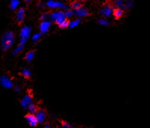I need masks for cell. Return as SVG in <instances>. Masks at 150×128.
<instances>
[{"label": "cell", "instance_id": "ac0fdd59", "mask_svg": "<svg viewBox=\"0 0 150 128\" xmlns=\"http://www.w3.org/2000/svg\"><path fill=\"white\" fill-rule=\"evenodd\" d=\"M81 18H78V19L74 20V21H72V22H69V26L70 27V28H74V27L77 26L80 23H81Z\"/></svg>", "mask_w": 150, "mask_h": 128}, {"label": "cell", "instance_id": "83f0119b", "mask_svg": "<svg viewBox=\"0 0 150 128\" xmlns=\"http://www.w3.org/2000/svg\"><path fill=\"white\" fill-rule=\"evenodd\" d=\"M46 18H47V14H42V15H41L40 19L42 20V21H45Z\"/></svg>", "mask_w": 150, "mask_h": 128}, {"label": "cell", "instance_id": "52a82bcc", "mask_svg": "<svg viewBox=\"0 0 150 128\" xmlns=\"http://www.w3.org/2000/svg\"><path fill=\"white\" fill-rule=\"evenodd\" d=\"M100 13L102 15H103L104 17H110L111 14L113 13V8L112 7V5L110 4H106L105 5H103V7L102 8L100 11Z\"/></svg>", "mask_w": 150, "mask_h": 128}, {"label": "cell", "instance_id": "7c38bea8", "mask_svg": "<svg viewBox=\"0 0 150 128\" xmlns=\"http://www.w3.org/2000/svg\"><path fill=\"white\" fill-rule=\"evenodd\" d=\"M75 14H76L77 17H79V18H83V17H86V16H88L89 14V12L87 10L86 8H79L76 9V10H75L74 11Z\"/></svg>", "mask_w": 150, "mask_h": 128}, {"label": "cell", "instance_id": "f546056e", "mask_svg": "<svg viewBox=\"0 0 150 128\" xmlns=\"http://www.w3.org/2000/svg\"><path fill=\"white\" fill-rule=\"evenodd\" d=\"M25 1H26L27 2H31L32 0H25Z\"/></svg>", "mask_w": 150, "mask_h": 128}, {"label": "cell", "instance_id": "d4e9b609", "mask_svg": "<svg viewBox=\"0 0 150 128\" xmlns=\"http://www.w3.org/2000/svg\"><path fill=\"white\" fill-rule=\"evenodd\" d=\"M64 13H65L66 18H71V17H72V16H73V14H75L74 11H72V10H69V9H68V10L66 11Z\"/></svg>", "mask_w": 150, "mask_h": 128}, {"label": "cell", "instance_id": "6da1fadb", "mask_svg": "<svg viewBox=\"0 0 150 128\" xmlns=\"http://www.w3.org/2000/svg\"><path fill=\"white\" fill-rule=\"evenodd\" d=\"M14 41V35L12 32L7 31L1 37V47L3 51H7L12 46Z\"/></svg>", "mask_w": 150, "mask_h": 128}, {"label": "cell", "instance_id": "4316f807", "mask_svg": "<svg viewBox=\"0 0 150 128\" xmlns=\"http://www.w3.org/2000/svg\"><path fill=\"white\" fill-rule=\"evenodd\" d=\"M14 91L17 93H20L21 92V88H20L18 85H16V86L14 87Z\"/></svg>", "mask_w": 150, "mask_h": 128}, {"label": "cell", "instance_id": "7402d4cb", "mask_svg": "<svg viewBox=\"0 0 150 128\" xmlns=\"http://www.w3.org/2000/svg\"><path fill=\"white\" fill-rule=\"evenodd\" d=\"M69 26V22L68 20H64L62 23H60V24H59V26H60V28L62 29H64V28H67V26Z\"/></svg>", "mask_w": 150, "mask_h": 128}, {"label": "cell", "instance_id": "7a4b0ae2", "mask_svg": "<svg viewBox=\"0 0 150 128\" xmlns=\"http://www.w3.org/2000/svg\"><path fill=\"white\" fill-rule=\"evenodd\" d=\"M50 19L54 21L55 23L57 24H60L62 23L64 20H66V15L65 13L63 12L62 11H54L50 14L49 15Z\"/></svg>", "mask_w": 150, "mask_h": 128}, {"label": "cell", "instance_id": "cb8c5ba5", "mask_svg": "<svg viewBox=\"0 0 150 128\" xmlns=\"http://www.w3.org/2000/svg\"><path fill=\"white\" fill-rule=\"evenodd\" d=\"M99 23L101 26H108L109 25V21L107 20H106L105 18H100L99 20Z\"/></svg>", "mask_w": 150, "mask_h": 128}, {"label": "cell", "instance_id": "30bf717a", "mask_svg": "<svg viewBox=\"0 0 150 128\" xmlns=\"http://www.w3.org/2000/svg\"><path fill=\"white\" fill-rule=\"evenodd\" d=\"M32 100L33 97L31 95H26V96L23 97V98H22V100H21V105L22 107L25 108V109H27L28 105H30V103H32Z\"/></svg>", "mask_w": 150, "mask_h": 128}, {"label": "cell", "instance_id": "d6986e66", "mask_svg": "<svg viewBox=\"0 0 150 128\" xmlns=\"http://www.w3.org/2000/svg\"><path fill=\"white\" fill-rule=\"evenodd\" d=\"M34 55H35V52L33 51H29V52L27 53V54H26V60L28 62H31L33 60V59Z\"/></svg>", "mask_w": 150, "mask_h": 128}, {"label": "cell", "instance_id": "484cf974", "mask_svg": "<svg viewBox=\"0 0 150 128\" xmlns=\"http://www.w3.org/2000/svg\"><path fill=\"white\" fill-rule=\"evenodd\" d=\"M62 125V127L63 128H74L72 126V125L70 124L69 123H68V122H66V121H63L61 124Z\"/></svg>", "mask_w": 150, "mask_h": 128}, {"label": "cell", "instance_id": "ffe728a7", "mask_svg": "<svg viewBox=\"0 0 150 128\" xmlns=\"http://www.w3.org/2000/svg\"><path fill=\"white\" fill-rule=\"evenodd\" d=\"M21 73L25 78H29L30 77V76H31V71L27 68H23V69H22Z\"/></svg>", "mask_w": 150, "mask_h": 128}, {"label": "cell", "instance_id": "44dd1931", "mask_svg": "<svg viewBox=\"0 0 150 128\" xmlns=\"http://www.w3.org/2000/svg\"><path fill=\"white\" fill-rule=\"evenodd\" d=\"M19 5V1L18 0H11V3H10V8L13 10L16 9Z\"/></svg>", "mask_w": 150, "mask_h": 128}, {"label": "cell", "instance_id": "8fae6325", "mask_svg": "<svg viewBox=\"0 0 150 128\" xmlns=\"http://www.w3.org/2000/svg\"><path fill=\"white\" fill-rule=\"evenodd\" d=\"M35 117L37 118V121L39 124L44 123L46 120V113L42 109H39L37 112L35 113Z\"/></svg>", "mask_w": 150, "mask_h": 128}, {"label": "cell", "instance_id": "3957f363", "mask_svg": "<svg viewBox=\"0 0 150 128\" xmlns=\"http://www.w3.org/2000/svg\"><path fill=\"white\" fill-rule=\"evenodd\" d=\"M30 33H31V28L30 26H23L21 30V33H20V36H21L20 44L25 45V43L27 42V39H28L29 36H30Z\"/></svg>", "mask_w": 150, "mask_h": 128}, {"label": "cell", "instance_id": "9a60e30c", "mask_svg": "<svg viewBox=\"0 0 150 128\" xmlns=\"http://www.w3.org/2000/svg\"><path fill=\"white\" fill-rule=\"evenodd\" d=\"M23 47H24V45L23 44H20L18 45V46L16 47V48H14V50L12 52V55L13 56H15V55L18 54H20V53L22 51H23Z\"/></svg>", "mask_w": 150, "mask_h": 128}, {"label": "cell", "instance_id": "4fadbf2b", "mask_svg": "<svg viewBox=\"0 0 150 128\" xmlns=\"http://www.w3.org/2000/svg\"><path fill=\"white\" fill-rule=\"evenodd\" d=\"M25 17V9L24 8H20L18 9L16 13V18L18 22L21 23L24 20Z\"/></svg>", "mask_w": 150, "mask_h": 128}, {"label": "cell", "instance_id": "f1b7e54d", "mask_svg": "<svg viewBox=\"0 0 150 128\" xmlns=\"http://www.w3.org/2000/svg\"><path fill=\"white\" fill-rule=\"evenodd\" d=\"M43 128H51V127H50V125L46 124V125H45L44 127H43Z\"/></svg>", "mask_w": 150, "mask_h": 128}, {"label": "cell", "instance_id": "5b68a950", "mask_svg": "<svg viewBox=\"0 0 150 128\" xmlns=\"http://www.w3.org/2000/svg\"><path fill=\"white\" fill-rule=\"evenodd\" d=\"M0 83H1V85H2L3 88H11L13 87V82L11 81L10 78L8 77L6 75H2L0 77Z\"/></svg>", "mask_w": 150, "mask_h": 128}, {"label": "cell", "instance_id": "5bb4252c", "mask_svg": "<svg viewBox=\"0 0 150 128\" xmlns=\"http://www.w3.org/2000/svg\"><path fill=\"white\" fill-rule=\"evenodd\" d=\"M112 14L116 19H118V18H120L123 15V10L120 8H117L113 10Z\"/></svg>", "mask_w": 150, "mask_h": 128}, {"label": "cell", "instance_id": "8992f818", "mask_svg": "<svg viewBox=\"0 0 150 128\" xmlns=\"http://www.w3.org/2000/svg\"><path fill=\"white\" fill-rule=\"evenodd\" d=\"M46 5H48L49 8H61L64 9V10H68V8L64 5V3H62L60 2H57V1H53V0H49L47 2Z\"/></svg>", "mask_w": 150, "mask_h": 128}, {"label": "cell", "instance_id": "603a6c76", "mask_svg": "<svg viewBox=\"0 0 150 128\" xmlns=\"http://www.w3.org/2000/svg\"><path fill=\"white\" fill-rule=\"evenodd\" d=\"M40 39H41V34L40 33H35L32 36V40L35 43H36V42H39V41L40 40Z\"/></svg>", "mask_w": 150, "mask_h": 128}, {"label": "cell", "instance_id": "9c48e42d", "mask_svg": "<svg viewBox=\"0 0 150 128\" xmlns=\"http://www.w3.org/2000/svg\"><path fill=\"white\" fill-rule=\"evenodd\" d=\"M51 26V22L48 21H43L39 26V30L42 34H45L48 32Z\"/></svg>", "mask_w": 150, "mask_h": 128}, {"label": "cell", "instance_id": "2e32d148", "mask_svg": "<svg viewBox=\"0 0 150 128\" xmlns=\"http://www.w3.org/2000/svg\"><path fill=\"white\" fill-rule=\"evenodd\" d=\"M70 5H71V7H72L73 9H75V10L79 8H81V6H82L79 0H72V2H71Z\"/></svg>", "mask_w": 150, "mask_h": 128}, {"label": "cell", "instance_id": "277c9868", "mask_svg": "<svg viewBox=\"0 0 150 128\" xmlns=\"http://www.w3.org/2000/svg\"><path fill=\"white\" fill-rule=\"evenodd\" d=\"M115 5L122 9H128L132 5V0H115Z\"/></svg>", "mask_w": 150, "mask_h": 128}, {"label": "cell", "instance_id": "4dcf8cb0", "mask_svg": "<svg viewBox=\"0 0 150 128\" xmlns=\"http://www.w3.org/2000/svg\"><path fill=\"white\" fill-rule=\"evenodd\" d=\"M79 1H86V0H79Z\"/></svg>", "mask_w": 150, "mask_h": 128}, {"label": "cell", "instance_id": "ba28073f", "mask_svg": "<svg viewBox=\"0 0 150 128\" xmlns=\"http://www.w3.org/2000/svg\"><path fill=\"white\" fill-rule=\"evenodd\" d=\"M25 118H26V121H27V123L31 127H35L37 125V124L39 123L35 114H31V113H30V114L27 115Z\"/></svg>", "mask_w": 150, "mask_h": 128}, {"label": "cell", "instance_id": "e0dca14e", "mask_svg": "<svg viewBox=\"0 0 150 128\" xmlns=\"http://www.w3.org/2000/svg\"><path fill=\"white\" fill-rule=\"evenodd\" d=\"M27 109H28V111L30 112V113H31V114H35V113L37 112V111L39 110V109H37V107H36V105L34 103H33L28 105Z\"/></svg>", "mask_w": 150, "mask_h": 128}]
</instances>
